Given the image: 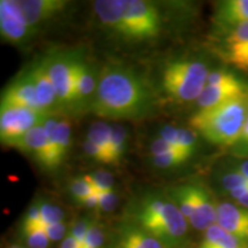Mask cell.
I'll return each instance as SVG.
<instances>
[{"label": "cell", "instance_id": "obj_7", "mask_svg": "<svg viewBox=\"0 0 248 248\" xmlns=\"http://www.w3.org/2000/svg\"><path fill=\"white\" fill-rule=\"evenodd\" d=\"M77 51L54 52L46 58L60 107L74 108V68Z\"/></svg>", "mask_w": 248, "mask_h": 248}, {"label": "cell", "instance_id": "obj_23", "mask_svg": "<svg viewBox=\"0 0 248 248\" xmlns=\"http://www.w3.org/2000/svg\"><path fill=\"white\" fill-rule=\"evenodd\" d=\"M71 124L69 119L61 115L59 119L57 129L54 132V146H55V157H57L58 167L63 162L64 157L69 151L71 145Z\"/></svg>", "mask_w": 248, "mask_h": 248}, {"label": "cell", "instance_id": "obj_14", "mask_svg": "<svg viewBox=\"0 0 248 248\" xmlns=\"http://www.w3.org/2000/svg\"><path fill=\"white\" fill-rule=\"evenodd\" d=\"M30 78L32 79L36 88L37 98H38L39 106L45 113L52 114L55 108L60 107L59 100L55 93L53 83L49 77L46 58H42L31 64V67L27 70Z\"/></svg>", "mask_w": 248, "mask_h": 248}, {"label": "cell", "instance_id": "obj_42", "mask_svg": "<svg viewBox=\"0 0 248 248\" xmlns=\"http://www.w3.org/2000/svg\"><path fill=\"white\" fill-rule=\"evenodd\" d=\"M232 168L237 170L238 172H240L246 178H248V159L241 160L240 162H237Z\"/></svg>", "mask_w": 248, "mask_h": 248}, {"label": "cell", "instance_id": "obj_17", "mask_svg": "<svg viewBox=\"0 0 248 248\" xmlns=\"http://www.w3.org/2000/svg\"><path fill=\"white\" fill-rule=\"evenodd\" d=\"M217 204L210 192L200 184H194V208L190 218L192 228L206 232L216 223Z\"/></svg>", "mask_w": 248, "mask_h": 248}, {"label": "cell", "instance_id": "obj_28", "mask_svg": "<svg viewBox=\"0 0 248 248\" xmlns=\"http://www.w3.org/2000/svg\"><path fill=\"white\" fill-rule=\"evenodd\" d=\"M37 201H38V204H39L43 224L45 226L54 224V223L66 221V214H64L61 207H59L58 204H54L52 203L51 201H46V200H37Z\"/></svg>", "mask_w": 248, "mask_h": 248}, {"label": "cell", "instance_id": "obj_41", "mask_svg": "<svg viewBox=\"0 0 248 248\" xmlns=\"http://www.w3.org/2000/svg\"><path fill=\"white\" fill-rule=\"evenodd\" d=\"M60 248H82V245H80L73 235L68 233L66 235V238L61 241Z\"/></svg>", "mask_w": 248, "mask_h": 248}, {"label": "cell", "instance_id": "obj_16", "mask_svg": "<svg viewBox=\"0 0 248 248\" xmlns=\"http://www.w3.org/2000/svg\"><path fill=\"white\" fill-rule=\"evenodd\" d=\"M29 26L37 30L40 24L60 16L68 7L66 0H16Z\"/></svg>", "mask_w": 248, "mask_h": 248}, {"label": "cell", "instance_id": "obj_20", "mask_svg": "<svg viewBox=\"0 0 248 248\" xmlns=\"http://www.w3.org/2000/svg\"><path fill=\"white\" fill-rule=\"evenodd\" d=\"M159 137L179 150L194 155L198 148V137L194 130H188L185 128H176L172 125H166L160 130Z\"/></svg>", "mask_w": 248, "mask_h": 248}, {"label": "cell", "instance_id": "obj_39", "mask_svg": "<svg viewBox=\"0 0 248 248\" xmlns=\"http://www.w3.org/2000/svg\"><path fill=\"white\" fill-rule=\"evenodd\" d=\"M229 195L235 201V203L240 204L241 207H245V208L248 209V188L247 187H240L235 188V190H232L228 192Z\"/></svg>", "mask_w": 248, "mask_h": 248}, {"label": "cell", "instance_id": "obj_40", "mask_svg": "<svg viewBox=\"0 0 248 248\" xmlns=\"http://www.w3.org/2000/svg\"><path fill=\"white\" fill-rule=\"evenodd\" d=\"M79 204H80V206L84 207V208H88V209H94V208L98 209V206H99L98 193L95 192V193L90 195V197H88L86 199L83 200Z\"/></svg>", "mask_w": 248, "mask_h": 248}, {"label": "cell", "instance_id": "obj_35", "mask_svg": "<svg viewBox=\"0 0 248 248\" xmlns=\"http://www.w3.org/2000/svg\"><path fill=\"white\" fill-rule=\"evenodd\" d=\"M98 197H99V206H98L99 210H101V212L104 213H108L116 208L117 202H119V197L116 195L115 191L100 192V193H98Z\"/></svg>", "mask_w": 248, "mask_h": 248}, {"label": "cell", "instance_id": "obj_22", "mask_svg": "<svg viewBox=\"0 0 248 248\" xmlns=\"http://www.w3.org/2000/svg\"><path fill=\"white\" fill-rule=\"evenodd\" d=\"M167 197L175 203V206L190 221L194 208V184H179L171 186L166 192Z\"/></svg>", "mask_w": 248, "mask_h": 248}, {"label": "cell", "instance_id": "obj_1", "mask_svg": "<svg viewBox=\"0 0 248 248\" xmlns=\"http://www.w3.org/2000/svg\"><path fill=\"white\" fill-rule=\"evenodd\" d=\"M153 90L132 68L108 63L99 73L98 88L90 109L102 119L133 120L152 109Z\"/></svg>", "mask_w": 248, "mask_h": 248}, {"label": "cell", "instance_id": "obj_11", "mask_svg": "<svg viewBox=\"0 0 248 248\" xmlns=\"http://www.w3.org/2000/svg\"><path fill=\"white\" fill-rule=\"evenodd\" d=\"M0 106L28 108V109L45 113L39 106L35 84H33L32 79L30 78L27 70L21 74L20 76H17L4 90Z\"/></svg>", "mask_w": 248, "mask_h": 248}, {"label": "cell", "instance_id": "obj_10", "mask_svg": "<svg viewBox=\"0 0 248 248\" xmlns=\"http://www.w3.org/2000/svg\"><path fill=\"white\" fill-rule=\"evenodd\" d=\"M99 74L97 75L83 52L77 51L74 68V108L83 109L91 108L98 88Z\"/></svg>", "mask_w": 248, "mask_h": 248}, {"label": "cell", "instance_id": "obj_9", "mask_svg": "<svg viewBox=\"0 0 248 248\" xmlns=\"http://www.w3.org/2000/svg\"><path fill=\"white\" fill-rule=\"evenodd\" d=\"M33 32L16 0H0V33L5 42L23 45Z\"/></svg>", "mask_w": 248, "mask_h": 248}, {"label": "cell", "instance_id": "obj_19", "mask_svg": "<svg viewBox=\"0 0 248 248\" xmlns=\"http://www.w3.org/2000/svg\"><path fill=\"white\" fill-rule=\"evenodd\" d=\"M44 121L30 129L20 140H17L13 145V147L17 150L30 154L43 168H45L48 147L47 136H46L44 129Z\"/></svg>", "mask_w": 248, "mask_h": 248}, {"label": "cell", "instance_id": "obj_5", "mask_svg": "<svg viewBox=\"0 0 248 248\" xmlns=\"http://www.w3.org/2000/svg\"><path fill=\"white\" fill-rule=\"evenodd\" d=\"M209 73L208 64L200 59H176L164 66L161 83L164 92L175 101H197L207 85Z\"/></svg>", "mask_w": 248, "mask_h": 248}, {"label": "cell", "instance_id": "obj_12", "mask_svg": "<svg viewBox=\"0 0 248 248\" xmlns=\"http://www.w3.org/2000/svg\"><path fill=\"white\" fill-rule=\"evenodd\" d=\"M108 248H166L140 226L124 218L111 234Z\"/></svg>", "mask_w": 248, "mask_h": 248}, {"label": "cell", "instance_id": "obj_13", "mask_svg": "<svg viewBox=\"0 0 248 248\" xmlns=\"http://www.w3.org/2000/svg\"><path fill=\"white\" fill-rule=\"evenodd\" d=\"M222 54L237 69L248 71V23L223 32Z\"/></svg>", "mask_w": 248, "mask_h": 248}, {"label": "cell", "instance_id": "obj_18", "mask_svg": "<svg viewBox=\"0 0 248 248\" xmlns=\"http://www.w3.org/2000/svg\"><path fill=\"white\" fill-rule=\"evenodd\" d=\"M214 23L221 32L248 23V0H225L218 2Z\"/></svg>", "mask_w": 248, "mask_h": 248}, {"label": "cell", "instance_id": "obj_37", "mask_svg": "<svg viewBox=\"0 0 248 248\" xmlns=\"http://www.w3.org/2000/svg\"><path fill=\"white\" fill-rule=\"evenodd\" d=\"M22 224H30V225L43 224L39 204L37 200L33 201V202L31 203L29 207H28L27 212L24 213V215H23Z\"/></svg>", "mask_w": 248, "mask_h": 248}, {"label": "cell", "instance_id": "obj_43", "mask_svg": "<svg viewBox=\"0 0 248 248\" xmlns=\"http://www.w3.org/2000/svg\"><path fill=\"white\" fill-rule=\"evenodd\" d=\"M8 248H24V247H20V246H11V247H8Z\"/></svg>", "mask_w": 248, "mask_h": 248}, {"label": "cell", "instance_id": "obj_25", "mask_svg": "<svg viewBox=\"0 0 248 248\" xmlns=\"http://www.w3.org/2000/svg\"><path fill=\"white\" fill-rule=\"evenodd\" d=\"M21 235L27 244V248H48L52 244L44 224H21Z\"/></svg>", "mask_w": 248, "mask_h": 248}, {"label": "cell", "instance_id": "obj_4", "mask_svg": "<svg viewBox=\"0 0 248 248\" xmlns=\"http://www.w3.org/2000/svg\"><path fill=\"white\" fill-rule=\"evenodd\" d=\"M248 116V95L198 110L190 119L197 133L216 146H234L241 137Z\"/></svg>", "mask_w": 248, "mask_h": 248}, {"label": "cell", "instance_id": "obj_36", "mask_svg": "<svg viewBox=\"0 0 248 248\" xmlns=\"http://www.w3.org/2000/svg\"><path fill=\"white\" fill-rule=\"evenodd\" d=\"M176 151H182V150L175 147L173 145L170 144L169 141L164 140V139L161 137H157L156 139H154V140L151 142V146H150V152H151L152 156H157V155L172 153V152H176ZM182 152H184V151H182Z\"/></svg>", "mask_w": 248, "mask_h": 248}, {"label": "cell", "instance_id": "obj_31", "mask_svg": "<svg viewBox=\"0 0 248 248\" xmlns=\"http://www.w3.org/2000/svg\"><path fill=\"white\" fill-rule=\"evenodd\" d=\"M105 241H106V233L104 229L99 223L93 221L86 233L82 248H104Z\"/></svg>", "mask_w": 248, "mask_h": 248}, {"label": "cell", "instance_id": "obj_2", "mask_svg": "<svg viewBox=\"0 0 248 248\" xmlns=\"http://www.w3.org/2000/svg\"><path fill=\"white\" fill-rule=\"evenodd\" d=\"M93 11L107 30L130 42L155 39L166 22L161 9L146 0H97Z\"/></svg>", "mask_w": 248, "mask_h": 248}, {"label": "cell", "instance_id": "obj_34", "mask_svg": "<svg viewBox=\"0 0 248 248\" xmlns=\"http://www.w3.org/2000/svg\"><path fill=\"white\" fill-rule=\"evenodd\" d=\"M69 226L70 225H68L66 221L59 222L51 225H46L45 231L48 235L49 240L52 243H57V241H62L66 238L68 232H69Z\"/></svg>", "mask_w": 248, "mask_h": 248}, {"label": "cell", "instance_id": "obj_3", "mask_svg": "<svg viewBox=\"0 0 248 248\" xmlns=\"http://www.w3.org/2000/svg\"><path fill=\"white\" fill-rule=\"evenodd\" d=\"M125 218L153 235L166 248H183L187 243L188 222L166 193L150 191L136 198Z\"/></svg>", "mask_w": 248, "mask_h": 248}, {"label": "cell", "instance_id": "obj_38", "mask_svg": "<svg viewBox=\"0 0 248 248\" xmlns=\"http://www.w3.org/2000/svg\"><path fill=\"white\" fill-rule=\"evenodd\" d=\"M234 146L238 154H240L241 156H248V116L246 123H245L243 133H241V137Z\"/></svg>", "mask_w": 248, "mask_h": 248}, {"label": "cell", "instance_id": "obj_44", "mask_svg": "<svg viewBox=\"0 0 248 248\" xmlns=\"http://www.w3.org/2000/svg\"><path fill=\"white\" fill-rule=\"evenodd\" d=\"M247 248H248V247H247Z\"/></svg>", "mask_w": 248, "mask_h": 248}, {"label": "cell", "instance_id": "obj_6", "mask_svg": "<svg viewBox=\"0 0 248 248\" xmlns=\"http://www.w3.org/2000/svg\"><path fill=\"white\" fill-rule=\"evenodd\" d=\"M248 95V83L226 69H216L209 73L207 85L197 104L198 110L208 109L226 101Z\"/></svg>", "mask_w": 248, "mask_h": 248}, {"label": "cell", "instance_id": "obj_26", "mask_svg": "<svg viewBox=\"0 0 248 248\" xmlns=\"http://www.w3.org/2000/svg\"><path fill=\"white\" fill-rule=\"evenodd\" d=\"M128 146V131L121 124H111V159L113 164H119L123 159Z\"/></svg>", "mask_w": 248, "mask_h": 248}, {"label": "cell", "instance_id": "obj_27", "mask_svg": "<svg viewBox=\"0 0 248 248\" xmlns=\"http://www.w3.org/2000/svg\"><path fill=\"white\" fill-rule=\"evenodd\" d=\"M193 156L192 154L185 153L182 151H176L172 153H167L163 155H157V156H152L151 161L154 167L159 169H171L177 168L183 164L191 160Z\"/></svg>", "mask_w": 248, "mask_h": 248}, {"label": "cell", "instance_id": "obj_33", "mask_svg": "<svg viewBox=\"0 0 248 248\" xmlns=\"http://www.w3.org/2000/svg\"><path fill=\"white\" fill-rule=\"evenodd\" d=\"M93 219L89 218V217H85V218L77 219L69 226V232L68 233L73 235L75 239L78 241L80 245L84 243V239L86 237V233H88L90 226L92 225Z\"/></svg>", "mask_w": 248, "mask_h": 248}, {"label": "cell", "instance_id": "obj_21", "mask_svg": "<svg viewBox=\"0 0 248 248\" xmlns=\"http://www.w3.org/2000/svg\"><path fill=\"white\" fill-rule=\"evenodd\" d=\"M248 245L244 244L234 235L229 233L217 223L210 226L204 232L202 240L197 248H247Z\"/></svg>", "mask_w": 248, "mask_h": 248}, {"label": "cell", "instance_id": "obj_32", "mask_svg": "<svg viewBox=\"0 0 248 248\" xmlns=\"http://www.w3.org/2000/svg\"><path fill=\"white\" fill-rule=\"evenodd\" d=\"M82 147H83V152H84V154L86 155V156H88L89 159L94 161V162L104 163V164H111L108 155L105 153V152L102 151L100 147L97 146L95 144H93L92 141H90L89 139H85V140L83 141Z\"/></svg>", "mask_w": 248, "mask_h": 248}, {"label": "cell", "instance_id": "obj_24", "mask_svg": "<svg viewBox=\"0 0 248 248\" xmlns=\"http://www.w3.org/2000/svg\"><path fill=\"white\" fill-rule=\"evenodd\" d=\"M110 137H111V125L105 121H98L91 124L88 130L86 139L92 141L97 146L101 148L109 157L110 163L113 164L111 159V147H110Z\"/></svg>", "mask_w": 248, "mask_h": 248}, {"label": "cell", "instance_id": "obj_30", "mask_svg": "<svg viewBox=\"0 0 248 248\" xmlns=\"http://www.w3.org/2000/svg\"><path fill=\"white\" fill-rule=\"evenodd\" d=\"M84 176L91 183L94 191L98 192V193H100V192L114 191V177L109 172L94 171Z\"/></svg>", "mask_w": 248, "mask_h": 248}, {"label": "cell", "instance_id": "obj_15", "mask_svg": "<svg viewBox=\"0 0 248 248\" xmlns=\"http://www.w3.org/2000/svg\"><path fill=\"white\" fill-rule=\"evenodd\" d=\"M216 223L221 228L248 245V209L240 204L219 202L217 204Z\"/></svg>", "mask_w": 248, "mask_h": 248}, {"label": "cell", "instance_id": "obj_8", "mask_svg": "<svg viewBox=\"0 0 248 248\" xmlns=\"http://www.w3.org/2000/svg\"><path fill=\"white\" fill-rule=\"evenodd\" d=\"M49 114L21 107L0 106V139L5 145H13L26 133L42 123Z\"/></svg>", "mask_w": 248, "mask_h": 248}, {"label": "cell", "instance_id": "obj_29", "mask_svg": "<svg viewBox=\"0 0 248 248\" xmlns=\"http://www.w3.org/2000/svg\"><path fill=\"white\" fill-rule=\"evenodd\" d=\"M69 191L71 197L77 201L78 204L82 202L83 200L86 199V198L90 197V195L95 193L92 184L86 179L85 176L74 179L69 186Z\"/></svg>", "mask_w": 248, "mask_h": 248}]
</instances>
